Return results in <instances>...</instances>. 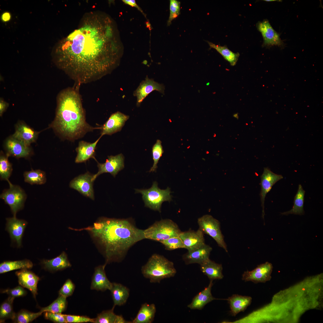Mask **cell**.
<instances>
[{"instance_id":"d590c367","label":"cell","mask_w":323,"mask_h":323,"mask_svg":"<svg viewBox=\"0 0 323 323\" xmlns=\"http://www.w3.org/2000/svg\"><path fill=\"white\" fill-rule=\"evenodd\" d=\"M66 297L59 295L58 297L48 306L41 308L42 313L49 312L54 313H62L66 308Z\"/></svg>"},{"instance_id":"44dd1931","label":"cell","mask_w":323,"mask_h":323,"mask_svg":"<svg viewBox=\"0 0 323 323\" xmlns=\"http://www.w3.org/2000/svg\"><path fill=\"white\" fill-rule=\"evenodd\" d=\"M212 280H210L208 286L197 294L187 307L191 310H201L208 303L214 300L220 299L214 297L211 293L213 285Z\"/></svg>"},{"instance_id":"7a4b0ae2","label":"cell","mask_w":323,"mask_h":323,"mask_svg":"<svg viewBox=\"0 0 323 323\" xmlns=\"http://www.w3.org/2000/svg\"><path fill=\"white\" fill-rule=\"evenodd\" d=\"M87 230L101 247L106 265L122 261L133 245L145 239L144 230L131 219L102 218Z\"/></svg>"},{"instance_id":"d4e9b609","label":"cell","mask_w":323,"mask_h":323,"mask_svg":"<svg viewBox=\"0 0 323 323\" xmlns=\"http://www.w3.org/2000/svg\"><path fill=\"white\" fill-rule=\"evenodd\" d=\"M226 300L229 304L231 314L235 316L239 313L244 311L250 305L252 298L249 296L234 294Z\"/></svg>"},{"instance_id":"2e32d148","label":"cell","mask_w":323,"mask_h":323,"mask_svg":"<svg viewBox=\"0 0 323 323\" xmlns=\"http://www.w3.org/2000/svg\"><path fill=\"white\" fill-rule=\"evenodd\" d=\"M93 175L87 172L75 178L70 182V187L84 195L94 199Z\"/></svg>"},{"instance_id":"f546056e","label":"cell","mask_w":323,"mask_h":323,"mask_svg":"<svg viewBox=\"0 0 323 323\" xmlns=\"http://www.w3.org/2000/svg\"><path fill=\"white\" fill-rule=\"evenodd\" d=\"M115 306L110 310H104L94 319V323H130L121 315H117L114 312Z\"/></svg>"},{"instance_id":"277c9868","label":"cell","mask_w":323,"mask_h":323,"mask_svg":"<svg viewBox=\"0 0 323 323\" xmlns=\"http://www.w3.org/2000/svg\"><path fill=\"white\" fill-rule=\"evenodd\" d=\"M141 273L151 283H160L162 280L172 277L176 270L173 263L163 256L153 254L141 268Z\"/></svg>"},{"instance_id":"e0dca14e","label":"cell","mask_w":323,"mask_h":323,"mask_svg":"<svg viewBox=\"0 0 323 323\" xmlns=\"http://www.w3.org/2000/svg\"><path fill=\"white\" fill-rule=\"evenodd\" d=\"M179 237L183 243L184 248L188 251L196 249L205 244L204 233L199 228L196 231L189 230L182 231Z\"/></svg>"},{"instance_id":"f907efd6","label":"cell","mask_w":323,"mask_h":323,"mask_svg":"<svg viewBox=\"0 0 323 323\" xmlns=\"http://www.w3.org/2000/svg\"><path fill=\"white\" fill-rule=\"evenodd\" d=\"M233 117L237 119H238V116L237 114H235L233 115Z\"/></svg>"},{"instance_id":"30bf717a","label":"cell","mask_w":323,"mask_h":323,"mask_svg":"<svg viewBox=\"0 0 323 323\" xmlns=\"http://www.w3.org/2000/svg\"><path fill=\"white\" fill-rule=\"evenodd\" d=\"M256 27L263 38V46L276 45L281 48L284 46V43L280 39L279 34L273 29L267 19L259 21L257 23Z\"/></svg>"},{"instance_id":"ffe728a7","label":"cell","mask_w":323,"mask_h":323,"mask_svg":"<svg viewBox=\"0 0 323 323\" xmlns=\"http://www.w3.org/2000/svg\"><path fill=\"white\" fill-rule=\"evenodd\" d=\"M23 269L16 272L19 284L29 290L34 297L37 294V285L39 278L33 272Z\"/></svg>"},{"instance_id":"83f0119b","label":"cell","mask_w":323,"mask_h":323,"mask_svg":"<svg viewBox=\"0 0 323 323\" xmlns=\"http://www.w3.org/2000/svg\"><path fill=\"white\" fill-rule=\"evenodd\" d=\"M109 290L114 306H122L126 303L129 295V290L127 287L120 283H112Z\"/></svg>"},{"instance_id":"8992f818","label":"cell","mask_w":323,"mask_h":323,"mask_svg":"<svg viewBox=\"0 0 323 323\" xmlns=\"http://www.w3.org/2000/svg\"><path fill=\"white\" fill-rule=\"evenodd\" d=\"M135 193L142 195L145 207L159 212H161L162 203L165 201L170 202L172 200L170 188L168 187L165 189H161L158 187L156 182H154L149 189H135Z\"/></svg>"},{"instance_id":"b9f144b4","label":"cell","mask_w":323,"mask_h":323,"mask_svg":"<svg viewBox=\"0 0 323 323\" xmlns=\"http://www.w3.org/2000/svg\"><path fill=\"white\" fill-rule=\"evenodd\" d=\"M75 288L74 284L71 280L68 279L59 291V295L67 298L72 295Z\"/></svg>"},{"instance_id":"c3c4849f","label":"cell","mask_w":323,"mask_h":323,"mask_svg":"<svg viewBox=\"0 0 323 323\" xmlns=\"http://www.w3.org/2000/svg\"><path fill=\"white\" fill-rule=\"evenodd\" d=\"M10 18V15L8 13H5L2 15V18L4 21H6L9 19Z\"/></svg>"},{"instance_id":"d6986e66","label":"cell","mask_w":323,"mask_h":323,"mask_svg":"<svg viewBox=\"0 0 323 323\" xmlns=\"http://www.w3.org/2000/svg\"><path fill=\"white\" fill-rule=\"evenodd\" d=\"M106 266L104 264L95 268L92 279L90 287L91 290L104 291L111 289L112 283L109 280L106 276L105 271Z\"/></svg>"},{"instance_id":"bcb514c9","label":"cell","mask_w":323,"mask_h":323,"mask_svg":"<svg viewBox=\"0 0 323 323\" xmlns=\"http://www.w3.org/2000/svg\"><path fill=\"white\" fill-rule=\"evenodd\" d=\"M123 1L124 3L132 7H135L138 9L140 11L142 12V10L139 7L136 3L135 0H123Z\"/></svg>"},{"instance_id":"f6af8a7d","label":"cell","mask_w":323,"mask_h":323,"mask_svg":"<svg viewBox=\"0 0 323 323\" xmlns=\"http://www.w3.org/2000/svg\"><path fill=\"white\" fill-rule=\"evenodd\" d=\"M45 312L44 316L45 318L55 323H67L64 314L49 312Z\"/></svg>"},{"instance_id":"9a60e30c","label":"cell","mask_w":323,"mask_h":323,"mask_svg":"<svg viewBox=\"0 0 323 323\" xmlns=\"http://www.w3.org/2000/svg\"><path fill=\"white\" fill-rule=\"evenodd\" d=\"M6 220L5 229L9 233L11 241L15 243L18 247H21L22 237L27 222L14 216L7 218Z\"/></svg>"},{"instance_id":"6da1fadb","label":"cell","mask_w":323,"mask_h":323,"mask_svg":"<svg viewBox=\"0 0 323 323\" xmlns=\"http://www.w3.org/2000/svg\"><path fill=\"white\" fill-rule=\"evenodd\" d=\"M124 47L115 21L100 11L85 13L77 28L58 42L56 66L78 84L97 80L118 65Z\"/></svg>"},{"instance_id":"7dc6e473","label":"cell","mask_w":323,"mask_h":323,"mask_svg":"<svg viewBox=\"0 0 323 323\" xmlns=\"http://www.w3.org/2000/svg\"><path fill=\"white\" fill-rule=\"evenodd\" d=\"M7 104L4 101L1 100L0 102V114L1 115L7 107Z\"/></svg>"},{"instance_id":"603a6c76","label":"cell","mask_w":323,"mask_h":323,"mask_svg":"<svg viewBox=\"0 0 323 323\" xmlns=\"http://www.w3.org/2000/svg\"><path fill=\"white\" fill-rule=\"evenodd\" d=\"M38 134V132L26 124L20 123L17 125L15 132L12 136L29 146L35 141Z\"/></svg>"},{"instance_id":"ee69618b","label":"cell","mask_w":323,"mask_h":323,"mask_svg":"<svg viewBox=\"0 0 323 323\" xmlns=\"http://www.w3.org/2000/svg\"><path fill=\"white\" fill-rule=\"evenodd\" d=\"M2 293L8 294L9 296L14 298L17 297L25 296L27 294L26 291L21 286H18L12 289H7L2 291Z\"/></svg>"},{"instance_id":"e575fe53","label":"cell","mask_w":323,"mask_h":323,"mask_svg":"<svg viewBox=\"0 0 323 323\" xmlns=\"http://www.w3.org/2000/svg\"><path fill=\"white\" fill-rule=\"evenodd\" d=\"M24 176L25 181L31 185L43 184L46 180L45 173L40 170L25 172Z\"/></svg>"},{"instance_id":"60d3db41","label":"cell","mask_w":323,"mask_h":323,"mask_svg":"<svg viewBox=\"0 0 323 323\" xmlns=\"http://www.w3.org/2000/svg\"><path fill=\"white\" fill-rule=\"evenodd\" d=\"M180 2L177 0H170V15L167 22L169 26L172 21L176 18L180 14Z\"/></svg>"},{"instance_id":"4fadbf2b","label":"cell","mask_w":323,"mask_h":323,"mask_svg":"<svg viewBox=\"0 0 323 323\" xmlns=\"http://www.w3.org/2000/svg\"><path fill=\"white\" fill-rule=\"evenodd\" d=\"M164 86L156 81L147 76L143 80L134 91L133 95L137 98L136 105L139 107L144 99L150 93L154 91H158L164 94Z\"/></svg>"},{"instance_id":"ab89813d","label":"cell","mask_w":323,"mask_h":323,"mask_svg":"<svg viewBox=\"0 0 323 323\" xmlns=\"http://www.w3.org/2000/svg\"><path fill=\"white\" fill-rule=\"evenodd\" d=\"M165 249L172 250L179 248H184L183 243L179 236L174 237L160 242Z\"/></svg>"},{"instance_id":"d6a6232c","label":"cell","mask_w":323,"mask_h":323,"mask_svg":"<svg viewBox=\"0 0 323 323\" xmlns=\"http://www.w3.org/2000/svg\"><path fill=\"white\" fill-rule=\"evenodd\" d=\"M207 42L211 48L215 49L231 65L234 66L236 64L240 56L238 53L233 52L226 46L219 45L209 41Z\"/></svg>"},{"instance_id":"8d00e7d4","label":"cell","mask_w":323,"mask_h":323,"mask_svg":"<svg viewBox=\"0 0 323 323\" xmlns=\"http://www.w3.org/2000/svg\"><path fill=\"white\" fill-rule=\"evenodd\" d=\"M41 311L36 313H33L25 310H22L16 313L15 317L13 320L14 322L18 323H28L31 322L41 315Z\"/></svg>"},{"instance_id":"8fae6325","label":"cell","mask_w":323,"mask_h":323,"mask_svg":"<svg viewBox=\"0 0 323 323\" xmlns=\"http://www.w3.org/2000/svg\"><path fill=\"white\" fill-rule=\"evenodd\" d=\"M124 159L123 155L120 153L115 156H108V159L104 163L97 162L98 170L96 174L93 175V180L104 173H109L115 177L119 172L124 168Z\"/></svg>"},{"instance_id":"7402d4cb","label":"cell","mask_w":323,"mask_h":323,"mask_svg":"<svg viewBox=\"0 0 323 323\" xmlns=\"http://www.w3.org/2000/svg\"><path fill=\"white\" fill-rule=\"evenodd\" d=\"M101 137L100 136L95 141L92 143L83 141H80L78 146L76 149L77 154L75 159V162H84L91 158L95 159L96 145Z\"/></svg>"},{"instance_id":"3957f363","label":"cell","mask_w":323,"mask_h":323,"mask_svg":"<svg viewBox=\"0 0 323 323\" xmlns=\"http://www.w3.org/2000/svg\"><path fill=\"white\" fill-rule=\"evenodd\" d=\"M51 127L63 138L71 141L100 128L86 122L80 95L78 90L72 87L62 90L58 95L55 117Z\"/></svg>"},{"instance_id":"681fc988","label":"cell","mask_w":323,"mask_h":323,"mask_svg":"<svg viewBox=\"0 0 323 323\" xmlns=\"http://www.w3.org/2000/svg\"><path fill=\"white\" fill-rule=\"evenodd\" d=\"M264 1H266V2H271V1H279H279L281 2L282 1H281V0H264Z\"/></svg>"},{"instance_id":"7c38bea8","label":"cell","mask_w":323,"mask_h":323,"mask_svg":"<svg viewBox=\"0 0 323 323\" xmlns=\"http://www.w3.org/2000/svg\"><path fill=\"white\" fill-rule=\"evenodd\" d=\"M261 191L260 196L262 207V217L264 220L265 215L264 202L267 194L270 191L272 186L278 181L283 179L281 175L276 174L268 167H264L260 176Z\"/></svg>"},{"instance_id":"f1b7e54d","label":"cell","mask_w":323,"mask_h":323,"mask_svg":"<svg viewBox=\"0 0 323 323\" xmlns=\"http://www.w3.org/2000/svg\"><path fill=\"white\" fill-rule=\"evenodd\" d=\"M156 311L154 304H143L132 323H151L153 321Z\"/></svg>"},{"instance_id":"1f68e13d","label":"cell","mask_w":323,"mask_h":323,"mask_svg":"<svg viewBox=\"0 0 323 323\" xmlns=\"http://www.w3.org/2000/svg\"><path fill=\"white\" fill-rule=\"evenodd\" d=\"M33 266L32 262L28 259L14 261H6L0 264V273L18 269H30Z\"/></svg>"},{"instance_id":"52a82bcc","label":"cell","mask_w":323,"mask_h":323,"mask_svg":"<svg viewBox=\"0 0 323 323\" xmlns=\"http://www.w3.org/2000/svg\"><path fill=\"white\" fill-rule=\"evenodd\" d=\"M197 223L199 229L204 234L211 236L219 247L228 252L227 246L220 229V222L218 220L211 215L206 214L198 218Z\"/></svg>"},{"instance_id":"9c48e42d","label":"cell","mask_w":323,"mask_h":323,"mask_svg":"<svg viewBox=\"0 0 323 323\" xmlns=\"http://www.w3.org/2000/svg\"><path fill=\"white\" fill-rule=\"evenodd\" d=\"M272 269V264L266 262L258 265L252 271L244 272L242 275V280L255 283H265L271 279Z\"/></svg>"},{"instance_id":"7bdbcfd3","label":"cell","mask_w":323,"mask_h":323,"mask_svg":"<svg viewBox=\"0 0 323 323\" xmlns=\"http://www.w3.org/2000/svg\"><path fill=\"white\" fill-rule=\"evenodd\" d=\"M67 323H93L94 319L85 316L64 314Z\"/></svg>"},{"instance_id":"484cf974","label":"cell","mask_w":323,"mask_h":323,"mask_svg":"<svg viewBox=\"0 0 323 323\" xmlns=\"http://www.w3.org/2000/svg\"><path fill=\"white\" fill-rule=\"evenodd\" d=\"M42 264L45 269L51 272L61 270L71 266L67 255L64 252L53 259L44 260Z\"/></svg>"},{"instance_id":"ba28073f","label":"cell","mask_w":323,"mask_h":323,"mask_svg":"<svg viewBox=\"0 0 323 323\" xmlns=\"http://www.w3.org/2000/svg\"><path fill=\"white\" fill-rule=\"evenodd\" d=\"M8 183L9 188L3 192L0 198L9 205L13 216L16 217L17 213L23 208L26 195L20 187L13 185L10 182Z\"/></svg>"},{"instance_id":"74e56055","label":"cell","mask_w":323,"mask_h":323,"mask_svg":"<svg viewBox=\"0 0 323 323\" xmlns=\"http://www.w3.org/2000/svg\"><path fill=\"white\" fill-rule=\"evenodd\" d=\"M7 156L2 154L0 155V176L1 179L7 180L8 182H10L8 179L11 175L12 169L11 165L8 160Z\"/></svg>"},{"instance_id":"5bb4252c","label":"cell","mask_w":323,"mask_h":323,"mask_svg":"<svg viewBox=\"0 0 323 323\" xmlns=\"http://www.w3.org/2000/svg\"><path fill=\"white\" fill-rule=\"evenodd\" d=\"M129 116L118 111L112 114L107 121L100 127V136L111 135L120 131Z\"/></svg>"},{"instance_id":"5b68a950","label":"cell","mask_w":323,"mask_h":323,"mask_svg":"<svg viewBox=\"0 0 323 323\" xmlns=\"http://www.w3.org/2000/svg\"><path fill=\"white\" fill-rule=\"evenodd\" d=\"M181 232L178 225L169 219L156 221L144 230L145 239L159 242L172 237L179 236Z\"/></svg>"},{"instance_id":"cb8c5ba5","label":"cell","mask_w":323,"mask_h":323,"mask_svg":"<svg viewBox=\"0 0 323 323\" xmlns=\"http://www.w3.org/2000/svg\"><path fill=\"white\" fill-rule=\"evenodd\" d=\"M6 146L9 154L16 158L27 157L31 153L28 146L12 136L7 140Z\"/></svg>"},{"instance_id":"f35d334b","label":"cell","mask_w":323,"mask_h":323,"mask_svg":"<svg viewBox=\"0 0 323 323\" xmlns=\"http://www.w3.org/2000/svg\"><path fill=\"white\" fill-rule=\"evenodd\" d=\"M163 153L162 141L160 140L157 139L152 147V154L153 163L149 172L156 171L158 167L157 164Z\"/></svg>"},{"instance_id":"4316f807","label":"cell","mask_w":323,"mask_h":323,"mask_svg":"<svg viewBox=\"0 0 323 323\" xmlns=\"http://www.w3.org/2000/svg\"><path fill=\"white\" fill-rule=\"evenodd\" d=\"M200 265L201 271L210 280L221 279L223 278L221 264L216 263L209 259Z\"/></svg>"},{"instance_id":"4dcf8cb0","label":"cell","mask_w":323,"mask_h":323,"mask_svg":"<svg viewBox=\"0 0 323 323\" xmlns=\"http://www.w3.org/2000/svg\"><path fill=\"white\" fill-rule=\"evenodd\" d=\"M305 192L301 185H299L297 192L294 198L292 208L290 211L282 213L281 214L285 215L292 214L300 215H303L304 214V203Z\"/></svg>"},{"instance_id":"836d02e7","label":"cell","mask_w":323,"mask_h":323,"mask_svg":"<svg viewBox=\"0 0 323 323\" xmlns=\"http://www.w3.org/2000/svg\"><path fill=\"white\" fill-rule=\"evenodd\" d=\"M14 298L9 296L1 305L0 308V322H4L7 319H14L16 313L13 308Z\"/></svg>"},{"instance_id":"ac0fdd59","label":"cell","mask_w":323,"mask_h":323,"mask_svg":"<svg viewBox=\"0 0 323 323\" xmlns=\"http://www.w3.org/2000/svg\"><path fill=\"white\" fill-rule=\"evenodd\" d=\"M212 250L211 247L205 244L196 249L188 251L183 255L182 258L186 265L193 263L200 265L209 259Z\"/></svg>"}]
</instances>
